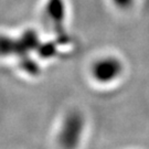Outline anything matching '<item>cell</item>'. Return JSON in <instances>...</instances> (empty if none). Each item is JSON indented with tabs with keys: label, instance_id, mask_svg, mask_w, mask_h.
I'll list each match as a JSON object with an SVG mask.
<instances>
[{
	"label": "cell",
	"instance_id": "obj_2",
	"mask_svg": "<svg viewBox=\"0 0 149 149\" xmlns=\"http://www.w3.org/2000/svg\"><path fill=\"white\" fill-rule=\"evenodd\" d=\"M115 7H117L118 9L126 10L128 8H130L134 5V0H111Z\"/></svg>",
	"mask_w": 149,
	"mask_h": 149
},
{
	"label": "cell",
	"instance_id": "obj_1",
	"mask_svg": "<svg viewBox=\"0 0 149 149\" xmlns=\"http://www.w3.org/2000/svg\"><path fill=\"white\" fill-rule=\"evenodd\" d=\"M123 73L124 65L122 61L114 55H104L96 59L90 68L92 80L101 85L115 83Z\"/></svg>",
	"mask_w": 149,
	"mask_h": 149
}]
</instances>
